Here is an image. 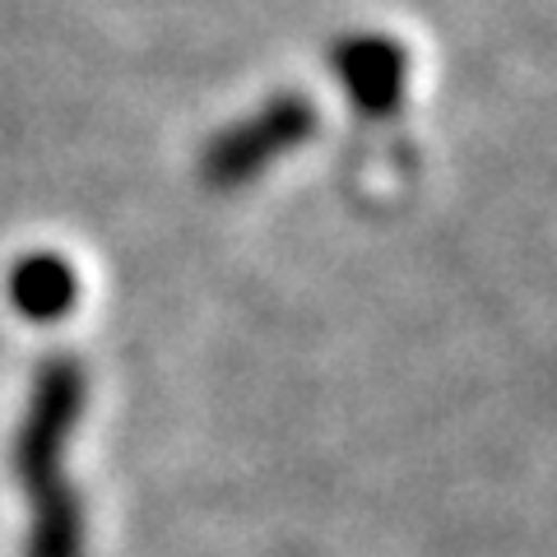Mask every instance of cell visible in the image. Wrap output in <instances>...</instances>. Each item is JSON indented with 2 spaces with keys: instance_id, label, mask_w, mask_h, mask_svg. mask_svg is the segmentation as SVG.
Masks as SVG:
<instances>
[{
  "instance_id": "cell-4",
  "label": "cell",
  "mask_w": 557,
  "mask_h": 557,
  "mask_svg": "<svg viewBox=\"0 0 557 557\" xmlns=\"http://www.w3.org/2000/svg\"><path fill=\"white\" fill-rule=\"evenodd\" d=\"M10 302L28 321H61L79 302V274L65 256L57 251H28L20 256V265L10 270Z\"/></svg>"
},
{
  "instance_id": "cell-1",
  "label": "cell",
  "mask_w": 557,
  "mask_h": 557,
  "mask_svg": "<svg viewBox=\"0 0 557 557\" xmlns=\"http://www.w3.org/2000/svg\"><path fill=\"white\" fill-rule=\"evenodd\" d=\"M84 395H89V376H84L79 358H47L38 376H33V395L24 409V423L14 432V474L24 483L28 507L47 497L70 493L65 483V442L79 428Z\"/></svg>"
},
{
  "instance_id": "cell-3",
  "label": "cell",
  "mask_w": 557,
  "mask_h": 557,
  "mask_svg": "<svg viewBox=\"0 0 557 557\" xmlns=\"http://www.w3.org/2000/svg\"><path fill=\"white\" fill-rule=\"evenodd\" d=\"M335 75L362 116H391L405 98L409 57L391 33H354L335 47Z\"/></svg>"
},
{
  "instance_id": "cell-2",
  "label": "cell",
  "mask_w": 557,
  "mask_h": 557,
  "mask_svg": "<svg viewBox=\"0 0 557 557\" xmlns=\"http://www.w3.org/2000/svg\"><path fill=\"white\" fill-rule=\"evenodd\" d=\"M311 131H317V102L307 94H274L270 102H260L256 112L209 139L200 177L214 190H237L274 159H284L288 149H298L302 139H311Z\"/></svg>"
}]
</instances>
